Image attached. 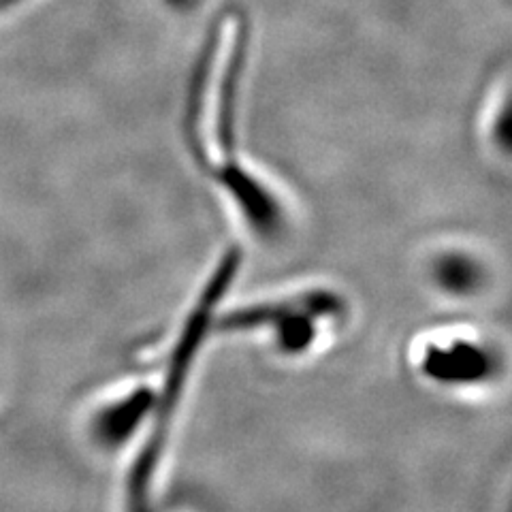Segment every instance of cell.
<instances>
[{"mask_svg": "<svg viewBox=\"0 0 512 512\" xmlns=\"http://www.w3.org/2000/svg\"><path fill=\"white\" fill-rule=\"evenodd\" d=\"M252 47L248 15L229 7L216 15L203 41L188 88V135L192 146L218 167L231 165L239 101Z\"/></svg>", "mask_w": 512, "mask_h": 512, "instance_id": "cell-1", "label": "cell"}, {"mask_svg": "<svg viewBox=\"0 0 512 512\" xmlns=\"http://www.w3.org/2000/svg\"><path fill=\"white\" fill-rule=\"evenodd\" d=\"M171 5H175V7H184V9H188V7H192V5H197L199 0H169Z\"/></svg>", "mask_w": 512, "mask_h": 512, "instance_id": "cell-2", "label": "cell"}]
</instances>
